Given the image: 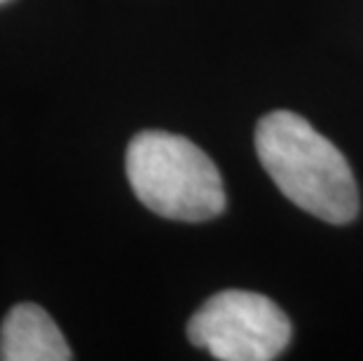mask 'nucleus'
<instances>
[{
    "instance_id": "nucleus-1",
    "label": "nucleus",
    "mask_w": 363,
    "mask_h": 361,
    "mask_svg": "<svg viewBox=\"0 0 363 361\" xmlns=\"http://www.w3.org/2000/svg\"><path fill=\"white\" fill-rule=\"evenodd\" d=\"M256 152L277 188L300 209L333 226L359 216V186L350 162L303 115L267 113L256 127Z\"/></svg>"
},
{
    "instance_id": "nucleus-2",
    "label": "nucleus",
    "mask_w": 363,
    "mask_h": 361,
    "mask_svg": "<svg viewBox=\"0 0 363 361\" xmlns=\"http://www.w3.org/2000/svg\"><path fill=\"white\" fill-rule=\"evenodd\" d=\"M125 169L138 202L169 221L202 223L225 211L218 167L181 134L145 129L127 145Z\"/></svg>"
},
{
    "instance_id": "nucleus-3",
    "label": "nucleus",
    "mask_w": 363,
    "mask_h": 361,
    "mask_svg": "<svg viewBox=\"0 0 363 361\" xmlns=\"http://www.w3.org/2000/svg\"><path fill=\"white\" fill-rule=\"evenodd\" d=\"M291 321L277 303L253 291L211 296L188 321V338L220 361H272L289 348Z\"/></svg>"
},
{
    "instance_id": "nucleus-4",
    "label": "nucleus",
    "mask_w": 363,
    "mask_h": 361,
    "mask_svg": "<svg viewBox=\"0 0 363 361\" xmlns=\"http://www.w3.org/2000/svg\"><path fill=\"white\" fill-rule=\"evenodd\" d=\"M64 333L52 317L35 303L14 305L0 326V359L3 361H68Z\"/></svg>"
},
{
    "instance_id": "nucleus-5",
    "label": "nucleus",
    "mask_w": 363,
    "mask_h": 361,
    "mask_svg": "<svg viewBox=\"0 0 363 361\" xmlns=\"http://www.w3.org/2000/svg\"><path fill=\"white\" fill-rule=\"evenodd\" d=\"M3 3H7V0H0V5H3Z\"/></svg>"
}]
</instances>
